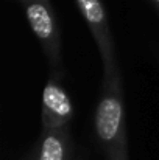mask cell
Returning a JSON list of instances; mask_svg holds the SVG:
<instances>
[{"label": "cell", "instance_id": "6da1fadb", "mask_svg": "<svg viewBox=\"0 0 159 160\" xmlns=\"http://www.w3.org/2000/svg\"><path fill=\"white\" fill-rule=\"evenodd\" d=\"M94 129L106 160H130L120 73L103 78L102 95L94 115Z\"/></svg>", "mask_w": 159, "mask_h": 160}, {"label": "cell", "instance_id": "7a4b0ae2", "mask_svg": "<svg viewBox=\"0 0 159 160\" xmlns=\"http://www.w3.org/2000/svg\"><path fill=\"white\" fill-rule=\"evenodd\" d=\"M24 6L27 20L38 42L47 56L52 75L61 76L64 73L61 33L55 17L50 0H19Z\"/></svg>", "mask_w": 159, "mask_h": 160}, {"label": "cell", "instance_id": "3957f363", "mask_svg": "<svg viewBox=\"0 0 159 160\" xmlns=\"http://www.w3.org/2000/svg\"><path fill=\"white\" fill-rule=\"evenodd\" d=\"M95 44L100 52V59L103 64V78L119 75L115 45L112 39V33L109 30V22L106 17V11L102 0H75Z\"/></svg>", "mask_w": 159, "mask_h": 160}, {"label": "cell", "instance_id": "277c9868", "mask_svg": "<svg viewBox=\"0 0 159 160\" xmlns=\"http://www.w3.org/2000/svg\"><path fill=\"white\" fill-rule=\"evenodd\" d=\"M73 113L75 109L69 93L61 82V76L52 75L42 92V131L66 128L73 118Z\"/></svg>", "mask_w": 159, "mask_h": 160}, {"label": "cell", "instance_id": "5b68a950", "mask_svg": "<svg viewBox=\"0 0 159 160\" xmlns=\"http://www.w3.org/2000/svg\"><path fill=\"white\" fill-rule=\"evenodd\" d=\"M72 148L69 126L61 129L42 131L36 160H69Z\"/></svg>", "mask_w": 159, "mask_h": 160}, {"label": "cell", "instance_id": "8992f818", "mask_svg": "<svg viewBox=\"0 0 159 160\" xmlns=\"http://www.w3.org/2000/svg\"><path fill=\"white\" fill-rule=\"evenodd\" d=\"M150 2H151V3H153V5L158 8V11H159V0H150Z\"/></svg>", "mask_w": 159, "mask_h": 160}, {"label": "cell", "instance_id": "52a82bcc", "mask_svg": "<svg viewBox=\"0 0 159 160\" xmlns=\"http://www.w3.org/2000/svg\"><path fill=\"white\" fill-rule=\"evenodd\" d=\"M27 160H33V156H31V157H30V159H27Z\"/></svg>", "mask_w": 159, "mask_h": 160}]
</instances>
